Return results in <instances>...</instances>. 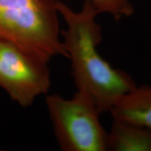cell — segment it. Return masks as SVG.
I'll list each match as a JSON object with an SVG mask.
<instances>
[{"label":"cell","instance_id":"6da1fadb","mask_svg":"<svg viewBox=\"0 0 151 151\" xmlns=\"http://www.w3.org/2000/svg\"><path fill=\"white\" fill-rule=\"evenodd\" d=\"M60 16L66 24L62 40L71 62V73L77 91L90 96L100 113L112 109L117 102L137 86L129 74L115 69L98 51L102 41L99 14L88 0L79 11L58 1Z\"/></svg>","mask_w":151,"mask_h":151},{"label":"cell","instance_id":"7a4b0ae2","mask_svg":"<svg viewBox=\"0 0 151 151\" xmlns=\"http://www.w3.org/2000/svg\"><path fill=\"white\" fill-rule=\"evenodd\" d=\"M58 0H0V40L48 63L68 58L60 29Z\"/></svg>","mask_w":151,"mask_h":151},{"label":"cell","instance_id":"3957f363","mask_svg":"<svg viewBox=\"0 0 151 151\" xmlns=\"http://www.w3.org/2000/svg\"><path fill=\"white\" fill-rule=\"evenodd\" d=\"M46 104L58 144L63 151H107V132L90 96L76 91L71 99L48 95Z\"/></svg>","mask_w":151,"mask_h":151},{"label":"cell","instance_id":"277c9868","mask_svg":"<svg viewBox=\"0 0 151 151\" xmlns=\"http://www.w3.org/2000/svg\"><path fill=\"white\" fill-rule=\"evenodd\" d=\"M48 64L0 40V87L22 107L48 93L51 83Z\"/></svg>","mask_w":151,"mask_h":151},{"label":"cell","instance_id":"5b68a950","mask_svg":"<svg viewBox=\"0 0 151 151\" xmlns=\"http://www.w3.org/2000/svg\"><path fill=\"white\" fill-rule=\"evenodd\" d=\"M113 119L135 123L151 129V86H136L110 111Z\"/></svg>","mask_w":151,"mask_h":151},{"label":"cell","instance_id":"8992f818","mask_svg":"<svg viewBox=\"0 0 151 151\" xmlns=\"http://www.w3.org/2000/svg\"><path fill=\"white\" fill-rule=\"evenodd\" d=\"M107 134L108 151H151V129L139 124L113 119Z\"/></svg>","mask_w":151,"mask_h":151},{"label":"cell","instance_id":"52a82bcc","mask_svg":"<svg viewBox=\"0 0 151 151\" xmlns=\"http://www.w3.org/2000/svg\"><path fill=\"white\" fill-rule=\"evenodd\" d=\"M99 14L110 15L115 20L128 18L134 12L133 0H88Z\"/></svg>","mask_w":151,"mask_h":151}]
</instances>
